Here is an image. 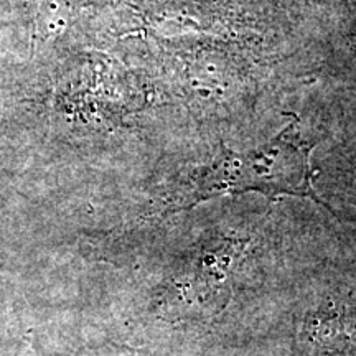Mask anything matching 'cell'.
Masks as SVG:
<instances>
[{
    "instance_id": "1",
    "label": "cell",
    "mask_w": 356,
    "mask_h": 356,
    "mask_svg": "<svg viewBox=\"0 0 356 356\" xmlns=\"http://www.w3.org/2000/svg\"><path fill=\"white\" fill-rule=\"evenodd\" d=\"M312 149L314 144L302 136L297 115H292V121L277 136L246 152H234L221 145L220 155L195 177L191 190L172 213L190 210L222 195L248 191H256L269 200L309 198L330 210L312 184L315 175L310 162Z\"/></svg>"
}]
</instances>
